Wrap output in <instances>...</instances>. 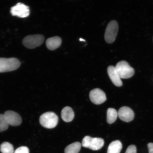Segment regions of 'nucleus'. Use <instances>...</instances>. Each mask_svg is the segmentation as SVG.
Here are the masks:
<instances>
[{
  "label": "nucleus",
  "mask_w": 153,
  "mask_h": 153,
  "mask_svg": "<svg viewBox=\"0 0 153 153\" xmlns=\"http://www.w3.org/2000/svg\"><path fill=\"white\" fill-rule=\"evenodd\" d=\"M118 30V25L115 20L111 21L107 26L105 34V41L108 43L114 42Z\"/></svg>",
  "instance_id": "nucleus-5"
},
{
  "label": "nucleus",
  "mask_w": 153,
  "mask_h": 153,
  "mask_svg": "<svg viewBox=\"0 0 153 153\" xmlns=\"http://www.w3.org/2000/svg\"><path fill=\"white\" fill-rule=\"evenodd\" d=\"M79 41H85V40H84L83 39H82V38H80Z\"/></svg>",
  "instance_id": "nucleus-22"
},
{
  "label": "nucleus",
  "mask_w": 153,
  "mask_h": 153,
  "mask_svg": "<svg viewBox=\"0 0 153 153\" xmlns=\"http://www.w3.org/2000/svg\"><path fill=\"white\" fill-rule=\"evenodd\" d=\"M108 73L111 81L115 85L120 87L123 85L121 79L117 72L115 67L113 66H108Z\"/></svg>",
  "instance_id": "nucleus-11"
},
{
  "label": "nucleus",
  "mask_w": 153,
  "mask_h": 153,
  "mask_svg": "<svg viewBox=\"0 0 153 153\" xmlns=\"http://www.w3.org/2000/svg\"><path fill=\"white\" fill-rule=\"evenodd\" d=\"M61 116L62 120L65 122H71L74 118V111L70 107H65L61 112Z\"/></svg>",
  "instance_id": "nucleus-13"
},
{
  "label": "nucleus",
  "mask_w": 153,
  "mask_h": 153,
  "mask_svg": "<svg viewBox=\"0 0 153 153\" xmlns=\"http://www.w3.org/2000/svg\"><path fill=\"white\" fill-rule=\"evenodd\" d=\"M14 153H29V150L27 147L22 146L16 149Z\"/></svg>",
  "instance_id": "nucleus-19"
},
{
  "label": "nucleus",
  "mask_w": 153,
  "mask_h": 153,
  "mask_svg": "<svg viewBox=\"0 0 153 153\" xmlns=\"http://www.w3.org/2000/svg\"><path fill=\"white\" fill-rule=\"evenodd\" d=\"M122 149V143L120 141H113L109 145L107 153H120Z\"/></svg>",
  "instance_id": "nucleus-14"
},
{
  "label": "nucleus",
  "mask_w": 153,
  "mask_h": 153,
  "mask_svg": "<svg viewBox=\"0 0 153 153\" xmlns=\"http://www.w3.org/2000/svg\"><path fill=\"white\" fill-rule=\"evenodd\" d=\"M149 153H153V143H149L148 144Z\"/></svg>",
  "instance_id": "nucleus-21"
},
{
  "label": "nucleus",
  "mask_w": 153,
  "mask_h": 153,
  "mask_svg": "<svg viewBox=\"0 0 153 153\" xmlns=\"http://www.w3.org/2000/svg\"><path fill=\"white\" fill-rule=\"evenodd\" d=\"M81 144L79 142H76L67 146L65 149V153H78L81 150Z\"/></svg>",
  "instance_id": "nucleus-15"
},
{
  "label": "nucleus",
  "mask_w": 153,
  "mask_h": 153,
  "mask_svg": "<svg viewBox=\"0 0 153 153\" xmlns=\"http://www.w3.org/2000/svg\"><path fill=\"white\" fill-rule=\"evenodd\" d=\"M62 40L60 37L55 36L48 39L46 41V45L48 48L51 51H53L60 46Z\"/></svg>",
  "instance_id": "nucleus-12"
},
{
  "label": "nucleus",
  "mask_w": 153,
  "mask_h": 153,
  "mask_svg": "<svg viewBox=\"0 0 153 153\" xmlns=\"http://www.w3.org/2000/svg\"><path fill=\"white\" fill-rule=\"evenodd\" d=\"M4 115L9 125L17 126H20L22 123V118L20 115L13 111H6Z\"/></svg>",
  "instance_id": "nucleus-9"
},
{
  "label": "nucleus",
  "mask_w": 153,
  "mask_h": 153,
  "mask_svg": "<svg viewBox=\"0 0 153 153\" xmlns=\"http://www.w3.org/2000/svg\"><path fill=\"white\" fill-rule=\"evenodd\" d=\"M0 151L2 153H14V149L10 143L4 142L0 146Z\"/></svg>",
  "instance_id": "nucleus-17"
},
{
  "label": "nucleus",
  "mask_w": 153,
  "mask_h": 153,
  "mask_svg": "<svg viewBox=\"0 0 153 153\" xmlns=\"http://www.w3.org/2000/svg\"><path fill=\"white\" fill-rule=\"evenodd\" d=\"M9 124L4 114H0V132L3 131L8 129Z\"/></svg>",
  "instance_id": "nucleus-18"
},
{
  "label": "nucleus",
  "mask_w": 153,
  "mask_h": 153,
  "mask_svg": "<svg viewBox=\"0 0 153 153\" xmlns=\"http://www.w3.org/2000/svg\"><path fill=\"white\" fill-rule=\"evenodd\" d=\"M21 63L15 58H0V73L13 71L20 66Z\"/></svg>",
  "instance_id": "nucleus-3"
},
{
  "label": "nucleus",
  "mask_w": 153,
  "mask_h": 153,
  "mask_svg": "<svg viewBox=\"0 0 153 153\" xmlns=\"http://www.w3.org/2000/svg\"><path fill=\"white\" fill-rule=\"evenodd\" d=\"M118 116L122 121L129 122L133 120L135 114L132 110L127 106H123L120 108L118 112Z\"/></svg>",
  "instance_id": "nucleus-10"
},
{
  "label": "nucleus",
  "mask_w": 153,
  "mask_h": 153,
  "mask_svg": "<svg viewBox=\"0 0 153 153\" xmlns=\"http://www.w3.org/2000/svg\"><path fill=\"white\" fill-rule=\"evenodd\" d=\"M45 40L44 36L35 34L26 36L23 41L24 45L28 49H34L42 44Z\"/></svg>",
  "instance_id": "nucleus-6"
},
{
  "label": "nucleus",
  "mask_w": 153,
  "mask_h": 153,
  "mask_svg": "<svg viewBox=\"0 0 153 153\" xmlns=\"http://www.w3.org/2000/svg\"><path fill=\"white\" fill-rule=\"evenodd\" d=\"M137 152L136 146L135 145H132L128 147L125 153H137Z\"/></svg>",
  "instance_id": "nucleus-20"
},
{
  "label": "nucleus",
  "mask_w": 153,
  "mask_h": 153,
  "mask_svg": "<svg viewBox=\"0 0 153 153\" xmlns=\"http://www.w3.org/2000/svg\"><path fill=\"white\" fill-rule=\"evenodd\" d=\"M115 68L120 79H128L135 74V70L127 62L120 61L117 63Z\"/></svg>",
  "instance_id": "nucleus-1"
},
{
  "label": "nucleus",
  "mask_w": 153,
  "mask_h": 153,
  "mask_svg": "<svg viewBox=\"0 0 153 153\" xmlns=\"http://www.w3.org/2000/svg\"><path fill=\"white\" fill-rule=\"evenodd\" d=\"M10 12L13 16L22 18H26L29 16L30 14V9L27 6L20 3L11 7Z\"/></svg>",
  "instance_id": "nucleus-7"
},
{
  "label": "nucleus",
  "mask_w": 153,
  "mask_h": 153,
  "mask_svg": "<svg viewBox=\"0 0 153 153\" xmlns=\"http://www.w3.org/2000/svg\"><path fill=\"white\" fill-rule=\"evenodd\" d=\"M90 99L91 102L96 105H100L106 100L105 93L100 89L96 88L91 90L89 93Z\"/></svg>",
  "instance_id": "nucleus-8"
},
{
  "label": "nucleus",
  "mask_w": 153,
  "mask_h": 153,
  "mask_svg": "<svg viewBox=\"0 0 153 153\" xmlns=\"http://www.w3.org/2000/svg\"><path fill=\"white\" fill-rule=\"evenodd\" d=\"M58 117L55 113L48 112L45 113L40 116L39 122L44 127L48 129H52L57 125Z\"/></svg>",
  "instance_id": "nucleus-2"
},
{
  "label": "nucleus",
  "mask_w": 153,
  "mask_h": 153,
  "mask_svg": "<svg viewBox=\"0 0 153 153\" xmlns=\"http://www.w3.org/2000/svg\"><path fill=\"white\" fill-rule=\"evenodd\" d=\"M104 145V139L97 137H92L89 136L84 137L82 141V146L94 151L102 148Z\"/></svg>",
  "instance_id": "nucleus-4"
},
{
  "label": "nucleus",
  "mask_w": 153,
  "mask_h": 153,
  "mask_svg": "<svg viewBox=\"0 0 153 153\" xmlns=\"http://www.w3.org/2000/svg\"><path fill=\"white\" fill-rule=\"evenodd\" d=\"M118 112L114 108H109L107 111V121L108 124L114 123L117 119Z\"/></svg>",
  "instance_id": "nucleus-16"
}]
</instances>
